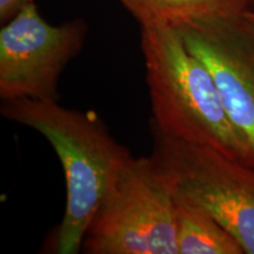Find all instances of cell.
<instances>
[{"label": "cell", "instance_id": "cell-5", "mask_svg": "<svg viewBox=\"0 0 254 254\" xmlns=\"http://www.w3.org/2000/svg\"><path fill=\"white\" fill-rule=\"evenodd\" d=\"M87 33L84 19L53 25L36 2L25 6L0 30L1 100H58L60 75L80 53Z\"/></svg>", "mask_w": 254, "mask_h": 254}, {"label": "cell", "instance_id": "cell-6", "mask_svg": "<svg viewBox=\"0 0 254 254\" xmlns=\"http://www.w3.org/2000/svg\"><path fill=\"white\" fill-rule=\"evenodd\" d=\"M207 66L221 103L254 166V25L245 13L178 28Z\"/></svg>", "mask_w": 254, "mask_h": 254}, {"label": "cell", "instance_id": "cell-10", "mask_svg": "<svg viewBox=\"0 0 254 254\" xmlns=\"http://www.w3.org/2000/svg\"><path fill=\"white\" fill-rule=\"evenodd\" d=\"M246 15H247V18L250 19L251 23H252V24L254 25V12L251 11V9H247V11H246Z\"/></svg>", "mask_w": 254, "mask_h": 254}, {"label": "cell", "instance_id": "cell-2", "mask_svg": "<svg viewBox=\"0 0 254 254\" xmlns=\"http://www.w3.org/2000/svg\"><path fill=\"white\" fill-rule=\"evenodd\" d=\"M152 129L168 138L214 148L247 164L207 66L190 51L178 28L140 27Z\"/></svg>", "mask_w": 254, "mask_h": 254}, {"label": "cell", "instance_id": "cell-11", "mask_svg": "<svg viewBox=\"0 0 254 254\" xmlns=\"http://www.w3.org/2000/svg\"><path fill=\"white\" fill-rule=\"evenodd\" d=\"M247 7L254 12V0H247Z\"/></svg>", "mask_w": 254, "mask_h": 254}, {"label": "cell", "instance_id": "cell-8", "mask_svg": "<svg viewBox=\"0 0 254 254\" xmlns=\"http://www.w3.org/2000/svg\"><path fill=\"white\" fill-rule=\"evenodd\" d=\"M174 196L179 254H245L238 241L207 212Z\"/></svg>", "mask_w": 254, "mask_h": 254}, {"label": "cell", "instance_id": "cell-7", "mask_svg": "<svg viewBox=\"0 0 254 254\" xmlns=\"http://www.w3.org/2000/svg\"><path fill=\"white\" fill-rule=\"evenodd\" d=\"M140 27L183 28L201 21L240 15L247 0H117Z\"/></svg>", "mask_w": 254, "mask_h": 254}, {"label": "cell", "instance_id": "cell-4", "mask_svg": "<svg viewBox=\"0 0 254 254\" xmlns=\"http://www.w3.org/2000/svg\"><path fill=\"white\" fill-rule=\"evenodd\" d=\"M152 132V157L173 194L207 212L244 253L254 254V166L208 146Z\"/></svg>", "mask_w": 254, "mask_h": 254}, {"label": "cell", "instance_id": "cell-3", "mask_svg": "<svg viewBox=\"0 0 254 254\" xmlns=\"http://www.w3.org/2000/svg\"><path fill=\"white\" fill-rule=\"evenodd\" d=\"M88 254H179L176 196L153 157H132L95 213L82 244Z\"/></svg>", "mask_w": 254, "mask_h": 254}, {"label": "cell", "instance_id": "cell-9", "mask_svg": "<svg viewBox=\"0 0 254 254\" xmlns=\"http://www.w3.org/2000/svg\"><path fill=\"white\" fill-rule=\"evenodd\" d=\"M34 2V0H0V23L5 24L11 20L25 6Z\"/></svg>", "mask_w": 254, "mask_h": 254}, {"label": "cell", "instance_id": "cell-1", "mask_svg": "<svg viewBox=\"0 0 254 254\" xmlns=\"http://www.w3.org/2000/svg\"><path fill=\"white\" fill-rule=\"evenodd\" d=\"M4 118L45 136L63 165L65 213L56 228L51 252L77 254L109 192L132 154L92 112L67 109L58 100H2Z\"/></svg>", "mask_w": 254, "mask_h": 254}]
</instances>
